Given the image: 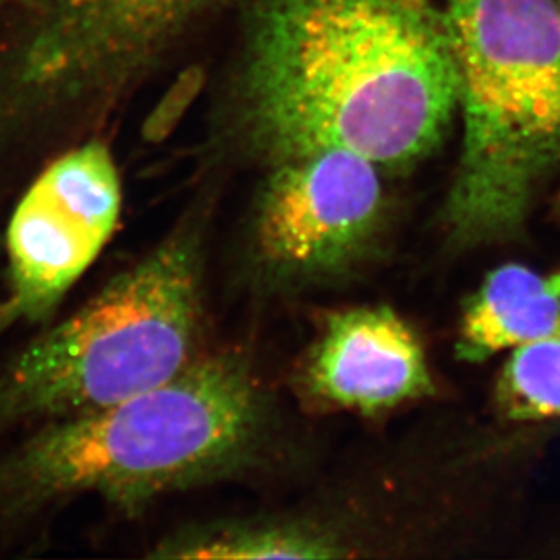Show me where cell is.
<instances>
[{
  "mask_svg": "<svg viewBox=\"0 0 560 560\" xmlns=\"http://www.w3.org/2000/svg\"><path fill=\"white\" fill-rule=\"evenodd\" d=\"M457 112L448 21L435 0H259L236 77V140L265 164L347 151L405 167Z\"/></svg>",
  "mask_w": 560,
  "mask_h": 560,
  "instance_id": "obj_1",
  "label": "cell"
},
{
  "mask_svg": "<svg viewBox=\"0 0 560 560\" xmlns=\"http://www.w3.org/2000/svg\"><path fill=\"white\" fill-rule=\"evenodd\" d=\"M269 401L249 355L212 347L151 390L0 446V556L43 540L95 499L126 518L244 477L269 439Z\"/></svg>",
  "mask_w": 560,
  "mask_h": 560,
  "instance_id": "obj_2",
  "label": "cell"
},
{
  "mask_svg": "<svg viewBox=\"0 0 560 560\" xmlns=\"http://www.w3.org/2000/svg\"><path fill=\"white\" fill-rule=\"evenodd\" d=\"M211 229V196H195L88 302L0 358V446L151 390L212 349Z\"/></svg>",
  "mask_w": 560,
  "mask_h": 560,
  "instance_id": "obj_3",
  "label": "cell"
},
{
  "mask_svg": "<svg viewBox=\"0 0 560 560\" xmlns=\"http://www.w3.org/2000/svg\"><path fill=\"white\" fill-rule=\"evenodd\" d=\"M463 149L443 209L459 247L512 238L560 173L557 0H443Z\"/></svg>",
  "mask_w": 560,
  "mask_h": 560,
  "instance_id": "obj_4",
  "label": "cell"
},
{
  "mask_svg": "<svg viewBox=\"0 0 560 560\" xmlns=\"http://www.w3.org/2000/svg\"><path fill=\"white\" fill-rule=\"evenodd\" d=\"M207 0H43L0 46V231L27 182L154 68Z\"/></svg>",
  "mask_w": 560,
  "mask_h": 560,
  "instance_id": "obj_5",
  "label": "cell"
},
{
  "mask_svg": "<svg viewBox=\"0 0 560 560\" xmlns=\"http://www.w3.org/2000/svg\"><path fill=\"white\" fill-rule=\"evenodd\" d=\"M122 207L117 159L98 137L57 154L27 182L0 231V338L59 317L117 233Z\"/></svg>",
  "mask_w": 560,
  "mask_h": 560,
  "instance_id": "obj_6",
  "label": "cell"
},
{
  "mask_svg": "<svg viewBox=\"0 0 560 560\" xmlns=\"http://www.w3.org/2000/svg\"><path fill=\"white\" fill-rule=\"evenodd\" d=\"M385 214L380 167L347 151L269 165L245 228L242 265L261 291L334 280L374 249Z\"/></svg>",
  "mask_w": 560,
  "mask_h": 560,
  "instance_id": "obj_7",
  "label": "cell"
},
{
  "mask_svg": "<svg viewBox=\"0 0 560 560\" xmlns=\"http://www.w3.org/2000/svg\"><path fill=\"white\" fill-rule=\"evenodd\" d=\"M305 383L317 399L363 413L383 412L434 390L423 347L388 307L330 317L308 358Z\"/></svg>",
  "mask_w": 560,
  "mask_h": 560,
  "instance_id": "obj_8",
  "label": "cell"
},
{
  "mask_svg": "<svg viewBox=\"0 0 560 560\" xmlns=\"http://www.w3.org/2000/svg\"><path fill=\"white\" fill-rule=\"evenodd\" d=\"M560 325V269L540 275L524 265H502L466 303L457 358L470 363L537 343Z\"/></svg>",
  "mask_w": 560,
  "mask_h": 560,
  "instance_id": "obj_9",
  "label": "cell"
},
{
  "mask_svg": "<svg viewBox=\"0 0 560 560\" xmlns=\"http://www.w3.org/2000/svg\"><path fill=\"white\" fill-rule=\"evenodd\" d=\"M332 537L264 518L190 521L167 529L145 557L196 559H328L343 551Z\"/></svg>",
  "mask_w": 560,
  "mask_h": 560,
  "instance_id": "obj_10",
  "label": "cell"
},
{
  "mask_svg": "<svg viewBox=\"0 0 560 560\" xmlns=\"http://www.w3.org/2000/svg\"><path fill=\"white\" fill-rule=\"evenodd\" d=\"M498 401L513 421L560 418V325L548 338L513 350L499 377Z\"/></svg>",
  "mask_w": 560,
  "mask_h": 560,
  "instance_id": "obj_11",
  "label": "cell"
},
{
  "mask_svg": "<svg viewBox=\"0 0 560 560\" xmlns=\"http://www.w3.org/2000/svg\"><path fill=\"white\" fill-rule=\"evenodd\" d=\"M0 2H5V4H13V5H26V8H35V5L40 4L43 0H0Z\"/></svg>",
  "mask_w": 560,
  "mask_h": 560,
  "instance_id": "obj_12",
  "label": "cell"
},
{
  "mask_svg": "<svg viewBox=\"0 0 560 560\" xmlns=\"http://www.w3.org/2000/svg\"><path fill=\"white\" fill-rule=\"evenodd\" d=\"M557 212H559V217H560V203H559V209H557Z\"/></svg>",
  "mask_w": 560,
  "mask_h": 560,
  "instance_id": "obj_13",
  "label": "cell"
},
{
  "mask_svg": "<svg viewBox=\"0 0 560 560\" xmlns=\"http://www.w3.org/2000/svg\"><path fill=\"white\" fill-rule=\"evenodd\" d=\"M557 4H559V10H560V0H557Z\"/></svg>",
  "mask_w": 560,
  "mask_h": 560,
  "instance_id": "obj_14",
  "label": "cell"
}]
</instances>
